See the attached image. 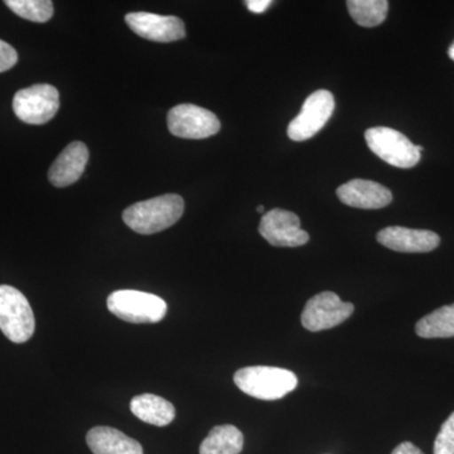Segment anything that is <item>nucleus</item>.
Masks as SVG:
<instances>
[{
    "label": "nucleus",
    "instance_id": "nucleus-1",
    "mask_svg": "<svg viewBox=\"0 0 454 454\" xmlns=\"http://www.w3.org/2000/svg\"><path fill=\"white\" fill-rule=\"evenodd\" d=\"M184 211V199L169 193L134 203L122 212V220L138 234L151 235L175 225Z\"/></svg>",
    "mask_w": 454,
    "mask_h": 454
},
{
    "label": "nucleus",
    "instance_id": "nucleus-2",
    "mask_svg": "<svg viewBox=\"0 0 454 454\" xmlns=\"http://www.w3.org/2000/svg\"><path fill=\"white\" fill-rule=\"evenodd\" d=\"M236 387L260 400L282 399L297 387L298 379L289 370L273 366H249L234 375Z\"/></svg>",
    "mask_w": 454,
    "mask_h": 454
},
{
    "label": "nucleus",
    "instance_id": "nucleus-3",
    "mask_svg": "<svg viewBox=\"0 0 454 454\" xmlns=\"http://www.w3.org/2000/svg\"><path fill=\"white\" fill-rule=\"evenodd\" d=\"M107 309L130 324H157L166 317L168 307L162 298L152 293L125 289L109 295Z\"/></svg>",
    "mask_w": 454,
    "mask_h": 454
},
{
    "label": "nucleus",
    "instance_id": "nucleus-4",
    "mask_svg": "<svg viewBox=\"0 0 454 454\" xmlns=\"http://www.w3.org/2000/svg\"><path fill=\"white\" fill-rule=\"evenodd\" d=\"M0 330L14 343L27 342L35 330L31 304L11 286H0Z\"/></svg>",
    "mask_w": 454,
    "mask_h": 454
},
{
    "label": "nucleus",
    "instance_id": "nucleus-5",
    "mask_svg": "<svg viewBox=\"0 0 454 454\" xmlns=\"http://www.w3.org/2000/svg\"><path fill=\"white\" fill-rule=\"evenodd\" d=\"M367 145L384 162L396 168H411L420 160V152L404 134L387 127L366 130Z\"/></svg>",
    "mask_w": 454,
    "mask_h": 454
},
{
    "label": "nucleus",
    "instance_id": "nucleus-6",
    "mask_svg": "<svg viewBox=\"0 0 454 454\" xmlns=\"http://www.w3.org/2000/svg\"><path fill=\"white\" fill-rule=\"evenodd\" d=\"M59 109V94L55 86L38 83L20 90L13 98V110L20 121L43 125L55 118Z\"/></svg>",
    "mask_w": 454,
    "mask_h": 454
},
{
    "label": "nucleus",
    "instance_id": "nucleus-7",
    "mask_svg": "<svg viewBox=\"0 0 454 454\" xmlns=\"http://www.w3.org/2000/svg\"><path fill=\"white\" fill-rule=\"evenodd\" d=\"M334 112V98L327 90L310 94L288 127V137L294 142H304L315 137L327 124Z\"/></svg>",
    "mask_w": 454,
    "mask_h": 454
},
{
    "label": "nucleus",
    "instance_id": "nucleus-8",
    "mask_svg": "<svg viewBox=\"0 0 454 454\" xmlns=\"http://www.w3.org/2000/svg\"><path fill=\"white\" fill-rule=\"evenodd\" d=\"M355 306L342 301L333 292H322L310 298L301 313V325L310 333L336 327L354 313Z\"/></svg>",
    "mask_w": 454,
    "mask_h": 454
},
{
    "label": "nucleus",
    "instance_id": "nucleus-9",
    "mask_svg": "<svg viewBox=\"0 0 454 454\" xmlns=\"http://www.w3.org/2000/svg\"><path fill=\"white\" fill-rule=\"evenodd\" d=\"M168 129L184 139H206L221 129V122L210 110L193 104H181L168 113Z\"/></svg>",
    "mask_w": 454,
    "mask_h": 454
},
{
    "label": "nucleus",
    "instance_id": "nucleus-10",
    "mask_svg": "<svg viewBox=\"0 0 454 454\" xmlns=\"http://www.w3.org/2000/svg\"><path fill=\"white\" fill-rule=\"evenodd\" d=\"M259 232L277 247H297L309 241V232L301 227L300 217L282 208H274L262 217Z\"/></svg>",
    "mask_w": 454,
    "mask_h": 454
},
{
    "label": "nucleus",
    "instance_id": "nucleus-11",
    "mask_svg": "<svg viewBox=\"0 0 454 454\" xmlns=\"http://www.w3.org/2000/svg\"><path fill=\"white\" fill-rule=\"evenodd\" d=\"M125 22L131 31L149 41L168 43L186 37L184 20L178 17L137 12L127 14Z\"/></svg>",
    "mask_w": 454,
    "mask_h": 454
},
{
    "label": "nucleus",
    "instance_id": "nucleus-12",
    "mask_svg": "<svg viewBox=\"0 0 454 454\" xmlns=\"http://www.w3.org/2000/svg\"><path fill=\"white\" fill-rule=\"evenodd\" d=\"M376 239L387 249L399 253H429L441 244V238L435 232L402 226L385 227Z\"/></svg>",
    "mask_w": 454,
    "mask_h": 454
},
{
    "label": "nucleus",
    "instance_id": "nucleus-13",
    "mask_svg": "<svg viewBox=\"0 0 454 454\" xmlns=\"http://www.w3.org/2000/svg\"><path fill=\"white\" fill-rule=\"evenodd\" d=\"M336 193L340 202L363 210H379L393 201L390 190L369 179H352L337 188Z\"/></svg>",
    "mask_w": 454,
    "mask_h": 454
},
{
    "label": "nucleus",
    "instance_id": "nucleus-14",
    "mask_svg": "<svg viewBox=\"0 0 454 454\" xmlns=\"http://www.w3.org/2000/svg\"><path fill=\"white\" fill-rule=\"evenodd\" d=\"M89 160V149L82 142H74L57 157L49 170V179L55 187H67L79 181Z\"/></svg>",
    "mask_w": 454,
    "mask_h": 454
},
{
    "label": "nucleus",
    "instance_id": "nucleus-15",
    "mask_svg": "<svg viewBox=\"0 0 454 454\" xmlns=\"http://www.w3.org/2000/svg\"><path fill=\"white\" fill-rule=\"evenodd\" d=\"M86 443L94 454H143L138 441L110 427H95L89 430Z\"/></svg>",
    "mask_w": 454,
    "mask_h": 454
},
{
    "label": "nucleus",
    "instance_id": "nucleus-16",
    "mask_svg": "<svg viewBox=\"0 0 454 454\" xmlns=\"http://www.w3.org/2000/svg\"><path fill=\"white\" fill-rule=\"evenodd\" d=\"M130 411L142 422L157 427L168 426L176 417V409L172 403L153 394L133 397Z\"/></svg>",
    "mask_w": 454,
    "mask_h": 454
},
{
    "label": "nucleus",
    "instance_id": "nucleus-17",
    "mask_svg": "<svg viewBox=\"0 0 454 454\" xmlns=\"http://www.w3.org/2000/svg\"><path fill=\"white\" fill-rule=\"evenodd\" d=\"M244 448V435L231 424L217 426L200 446V454H239Z\"/></svg>",
    "mask_w": 454,
    "mask_h": 454
},
{
    "label": "nucleus",
    "instance_id": "nucleus-18",
    "mask_svg": "<svg viewBox=\"0 0 454 454\" xmlns=\"http://www.w3.org/2000/svg\"><path fill=\"white\" fill-rule=\"evenodd\" d=\"M415 333L422 339H450L454 337V304L441 307L428 316L423 317Z\"/></svg>",
    "mask_w": 454,
    "mask_h": 454
},
{
    "label": "nucleus",
    "instance_id": "nucleus-19",
    "mask_svg": "<svg viewBox=\"0 0 454 454\" xmlns=\"http://www.w3.org/2000/svg\"><path fill=\"white\" fill-rule=\"evenodd\" d=\"M349 16L358 26L372 28L387 20L389 2L387 0H348Z\"/></svg>",
    "mask_w": 454,
    "mask_h": 454
},
{
    "label": "nucleus",
    "instance_id": "nucleus-20",
    "mask_svg": "<svg viewBox=\"0 0 454 454\" xmlns=\"http://www.w3.org/2000/svg\"><path fill=\"white\" fill-rule=\"evenodd\" d=\"M5 4L17 16L31 22L46 23L53 16V3L51 0H7Z\"/></svg>",
    "mask_w": 454,
    "mask_h": 454
},
{
    "label": "nucleus",
    "instance_id": "nucleus-21",
    "mask_svg": "<svg viewBox=\"0 0 454 454\" xmlns=\"http://www.w3.org/2000/svg\"><path fill=\"white\" fill-rule=\"evenodd\" d=\"M434 454H454V413L439 430L434 442Z\"/></svg>",
    "mask_w": 454,
    "mask_h": 454
},
{
    "label": "nucleus",
    "instance_id": "nucleus-22",
    "mask_svg": "<svg viewBox=\"0 0 454 454\" xmlns=\"http://www.w3.org/2000/svg\"><path fill=\"white\" fill-rule=\"evenodd\" d=\"M18 62L17 51L7 43V42L0 40V73L11 70Z\"/></svg>",
    "mask_w": 454,
    "mask_h": 454
},
{
    "label": "nucleus",
    "instance_id": "nucleus-23",
    "mask_svg": "<svg viewBox=\"0 0 454 454\" xmlns=\"http://www.w3.org/2000/svg\"><path fill=\"white\" fill-rule=\"evenodd\" d=\"M245 4L253 13L260 14L267 11L271 2L270 0H247V2H245Z\"/></svg>",
    "mask_w": 454,
    "mask_h": 454
},
{
    "label": "nucleus",
    "instance_id": "nucleus-24",
    "mask_svg": "<svg viewBox=\"0 0 454 454\" xmlns=\"http://www.w3.org/2000/svg\"><path fill=\"white\" fill-rule=\"evenodd\" d=\"M391 454H424L422 450H419L417 446H414L411 442H404V443L399 444L393 450Z\"/></svg>",
    "mask_w": 454,
    "mask_h": 454
},
{
    "label": "nucleus",
    "instance_id": "nucleus-25",
    "mask_svg": "<svg viewBox=\"0 0 454 454\" xmlns=\"http://www.w3.org/2000/svg\"><path fill=\"white\" fill-rule=\"evenodd\" d=\"M448 55H450V59L454 61V43L450 46V51H448Z\"/></svg>",
    "mask_w": 454,
    "mask_h": 454
},
{
    "label": "nucleus",
    "instance_id": "nucleus-26",
    "mask_svg": "<svg viewBox=\"0 0 454 454\" xmlns=\"http://www.w3.org/2000/svg\"><path fill=\"white\" fill-rule=\"evenodd\" d=\"M256 210H258L259 214H262V212H264V206H258V208H256Z\"/></svg>",
    "mask_w": 454,
    "mask_h": 454
}]
</instances>
